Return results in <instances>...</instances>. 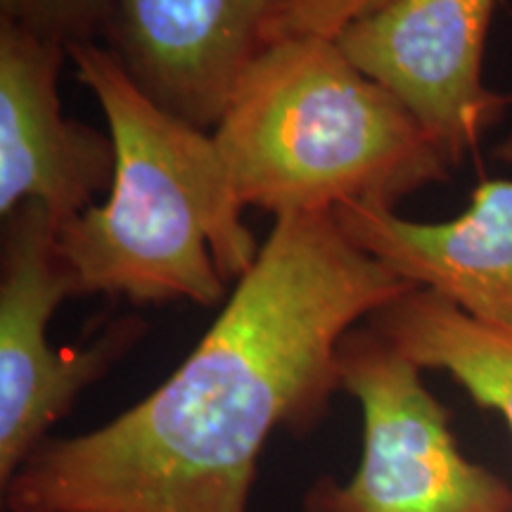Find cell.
Wrapping results in <instances>:
<instances>
[{
  "instance_id": "obj_1",
  "label": "cell",
  "mask_w": 512,
  "mask_h": 512,
  "mask_svg": "<svg viewBox=\"0 0 512 512\" xmlns=\"http://www.w3.org/2000/svg\"><path fill=\"white\" fill-rule=\"evenodd\" d=\"M411 290L335 214L278 216L181 366L98 430L43 441L0 489L3 508L249 512L266 441L325 418L342 339Z\"/></svg>"
},
{
  "instance_id": "obj_2",
  "label": "cell",
  "mask_w": 512,
  "mask_h": 512,
  "mask_svg": "<svg viewBox=\"0 0 512 512\" xmlns=\"http://www.w3.org/2000/svg\"><path fill=\"white\" fill-rule=\"evenodd\" d=\"M69 60L98 98L117 155L105 204L57 228L79 297L226 302L261 245L242 223L214 136L147 98L107 46H79Z\"/></svg>"
},
{
  "instance_id": "obj_3",
  "label": "cell",
  "mask_w": 512,
  "mask_h": 512,
  "mask_svg": "<svg viewBox=\"0 0 512 512\" xmlns=\"http://www.w3.org/2000/svg\"><path fill=\"white\" fill-rule=\"evenodd\" d=\"M211 136L240 207L275 219L347 204L396 209L406 195L451 181L430 133L335 38L268 43Z\"/></svg>"
},
{
  "instance_id": "obj_4",
  "label": "cell",
  "mask_w": 512,
  "mask_h": 512,
  "mask_svg": "<svg viewBox=\"0 0 512 512\" xmlns=\"http://www.w3.org/2000/svg\"><path fill=\"white\" fill-rule=\"evenodd\" d=\"M339 377L361 406V463L349 482L318 477L302 512H512V489L463 456L422 368L368 323L339 344Z\"/></svg>"
},
{
  "instance_id": "obj_5",
  "label": "cell",
  "mask_w": 512,
  "mask_h": 512,
  "mask_svg": "<svg viewBox=\"0 0 512 512\" xmlns=\"http://www.w3.org/2000/svg\"><path fill=\"white\" fill-rule=\"evenodd\" d=\"M69 297H79V285L57 245V223L43 204H19L3 216L0 245V489L145 335L143 318L124 316L88 347L55 349L50 320Z\"/></svg>"
},
{
  "instance_id": "obj_6",
  "label": "cell",
  "mask_w": 512,
  "mask_h": 512,
  "mask_svg": "<svg viewBox=\"0 0 512 512\" xmlns=\"http://www.w3.org/2000/svg\"><path fill=\"white\" fill-rule=\"evenodd\" d=\"M496 0H394L335 41L368 79L418 119L458 166L512 107L484 83Z\"/></svg>"
},
{
  "instance_id": "obj_7",
  "label": "cell",
  "mask_w": 512,
  "mask_h": 512,
  "mask_svg": "<svg viewBox=\"0 0 512 512\" xmlns=\"http://www.w3.org/2000/svg\"><path fill=\"white\" fill-rule=\"evenodd\" d=\"M64 60V48L0 19V216L38 202L60 228L112 188L110 133L62 114Z\"/></svg>"
},
{
  "instance_id": "obj_8",
  "label": "cell",
  "mask_w": 512,
  "mask_h": 512,
  "mask_svg": "<svg viewBox=\"0 0 512 512\" xmlns=\"http://www.w3.org/2000/svg\"><path fill=\"white\" fill-rule=\"evenodd\" d=\"M273 15V0H117L107 48L147 98L209 133Z\"/></svg>"
},
{
  "instance_id": "obj_9",
  "label": "cell",
  "mask_w": 512,
  "mask_h": 512,
  "mask_svg": "<svg viewBox=\"0 0 512 512\" xmlns=\"http://www.w3.org/2000/svg\"><path fill=\"white\" fill-rule=\"evenodd\" d=\"M498 157L512 164V136ZM332 214L356 247L413 287L512 332V178H484L470 207L451 221H406L375 204H347Z\"/></svg>"
},
{
  "instance_id": "obj_10",
  "label": "cell",
  "mask_w": 512,
  "mask_h": 512,
  "mask_svg": "<svg viewBox=\"0 0 512 512\" xmlns=\"http://www.w3.org/2000/svg\"><path fill=\"white\" fill-rule=\"evenodd\" d=\"M366 323L422 370L451 375L512 432V332L467 316L430 290L401 294Z\"/></svg>"
},
{
  "instance_id": "obj_11",
  "label": "cell",
  "mask_w": 512,
  "mask_h": 512,
  "mask_svg": "<svg viewBox=\"0 0 512 512\" xmlns=\"http://www.w3.org/2000/svg\"><path fill=\"white\" fill-rule=\"evenodd\" d=\"M0 19L67 50L110 43L117 0H0Z\"/></svg>"
},
{
  "instance_id": "obj_12",
  "label": "cell",
  "mask_w": 512,
  "mask_h": 512,
  "mask_svg": "<svg viewBox=\"0 0 512 512\" xmlns=\"http://www.w3.org/2000/svg\"><path fill=\"white\" fill-rule=\"evenodd\" d=\"M271 43L287 36L337 38L351 24L361 22L394 0H273Z\"/></svg>"
}]
</instances>
